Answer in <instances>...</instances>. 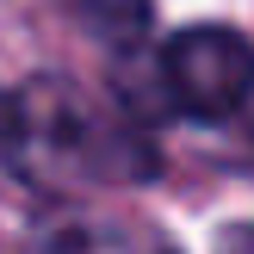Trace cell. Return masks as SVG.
<instances>
[{"mask_svg":"<svg viewBox=\"0 0 254 254\" xmlns=\"http://www.w3.org/2000/svg\"><path fill=\"white\" fill-rule=\"evenodd\" d=\"M155 74L168 87V106L198 124L236 118L254 87V44L230 25H186L161 44Z\"/></svg>","mask_w":254,"mask_h":254,"instance_id":"7a4b0ae2","label":"cell"},{"mask_svg":"<svg viewBox=\"0 0 254 254\" xmlns=\"http://www.w3.org/2000/svg\"><path fill=\"white\" fill-rule=\"evenodd\" d=\"M0 149L19 180L62 192V186H149L161 155L143 118L112 99L87 93L68 74H37L6 99Z\"/></svg>","mask_w":254,"mask_h":254,"instance_id":"6da1fadb","label":"cell"},{"mask_svg":"<svg viewBox=\"0 0 254 254\" xmlns=\"http://www.w3.org/2000/svg\"><path fill=\"white\" fill-rule=\"evenodd\" d=\"M0 124H6V93H0Z\"/></svg>","mask_w":254,"mask_h":254,"instance_id":"8992f818","label":"cell"},{"mask_svg":"<svg viewBox=\"0 0 254 254\" xmlns=\"http://www.w3.org/2000/svg\"><path fill=\"white\" fill-rule=\"evenodd\" d=\"M223 242H230V248H254V223H236V230H223Z\"/></svg>","mask_w":254,"mask_h":254,"instance_id":"277c9868","label":"cell"},{"mask_svg":"<svg viewBox=\"0 0 254 254\" xmlns=\"http://www.w3.org/2000/svg\"><path fill=\"white\" fill-rule=\"evenodd\" d=\"M242 124H248V136H254V87H248V99H242Z\"/></svg>","mask_w":254,"mask_h":254,"instance_id":"5b68a950","label":"cell"},{"mask_svg":"<svg viewBox=\"0 0 254 254\" xmlns=\"http://www.w3.org/2000/svg\"><path fill=\"white\" fill-rule=\"evenodd\" d=\"M81 19L112 50H136V37L149 31V0H81Z\"/></svg>","mask_w":254,"mask_h":254,"instance_id":"3957f363","label":"cell"}]
</instances>
